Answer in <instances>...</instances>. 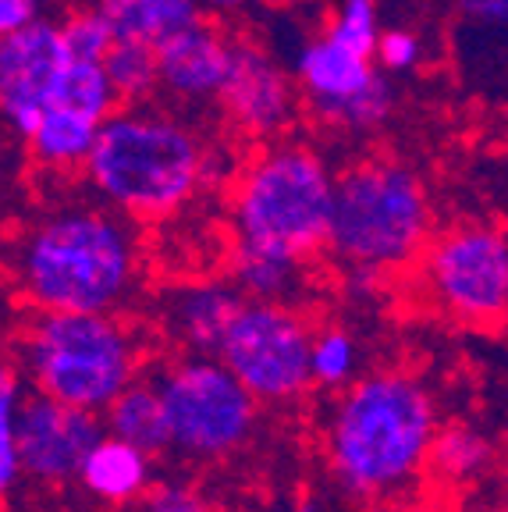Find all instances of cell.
Instances as JSON below:
<instances>
[{
    "label": "cell",
    "instance_id": "ffe728a7",
    "mask_svg": "<svg viewBox=\"0 0 508 512\" xmlns=\"http://www.w3.org/2000/svg\"><path fill=\"white\" fill-rule=\"evenodd\" d=\"M107 434L132 445L146 448L150 456H167L171 452V427H167L164 395H160L153 377H139L104 409Z\"/></svg>",
    "mask_w": 508,
    "mask_h": 512
},
{
    "label": "cell",
    "instance_id": "83f0119b",
    "mask_svg": "<svg viewBox=\"0 0 508 512\" xmlns=\"http://www.w3.org/2000/svg\"><path fill=\"white\" fill-rule=\"evenodd\" d=\"M374 61L381 64V72H388V75H409L416 64L423 61L420 36L409 29H384Z\"/></svg>",
    "mask_w": 508,
    "mask_h": 512
},
{
    "label": "cell",
    "instance_id": "5bb4252c",
    "mask_svg": "<svg viewBox=\"0 0 508 512\" xmlns=\"http://www.w3.org/2000/svg\"><path fill=\"white\" fill-rule=\"evenodd\" d=\"M160 96L185 111H207L221 104L224 82L235 57V40L214 22H196L157 47Z\"/></svg>",
    "mask_w": 508,
    "mask_h": 512
},
{
    "label": "cell",
    "instance_id": "7c38bea8",
    "mask_svg": "<svg viewBox=\"0 0 508 512\" xmlns=\"http://www.w3.org/2000/svg\"><path fill=\"white\" fill-rule=\"evenodd\" d=\"M217 114L235 136L263 146L292 136L295 121L299 114H306V107H302L295 72L274 61V54L256 40H235V57H231Z\"/></svg>",
    "mask_w": 508,
    "mask_h": 512
},
{
    "label": "cell",
    "instance_id": "8992f818",
    "mask_svg": "<svg viewBox=\"0 0 508 512\" xmlns=\"http://www.w3.org/2000/svg\"><path fill=\"white\" fill-rule=\"evenodd\" d=\"M334 175L327 160L302 139L256 146L235 168L231 182V232L235 239L313 256L327 249L334 210Z\"/></svg>",
    "mask_w": 508,
    "mask_h": 512
},
{
    "label": "cell",
    "instance_id": "484cf974",
    "mask_svg": "<svg viewBox=\"0 0 508 512\" xmlns=\"http://www.w3.org/2000/svg\"><path fill=\"white\" fill-rule=\"evenodd\" d=\"M61 36L68 57H79V61H107L114 47V29L104 18V11L89 4V8H75L61 18Z\"/></svg>",
    "mask_w": 508,
    "mask_h": 512
},
{
    "label": "cell",
    "instance_id": "ac0fdd59",
    "mask_svg": "<svg viewBox=\"0 0 508 512\" xmlns=\"http://www.w3.org/2000/svg\"><path fill=\"white\" fill-rule=\"evenodd\" d=\"M302 260L288 249L235 239L228 253V278L246 292V299L288 303L302 285Z\"/></svg>",
    "mask_w": 508,
    "mask_h": 512
},
{
    "label": "cell",
    "instance_id": "7a4b0ae2",
    "mask_svg": "<svg viewBox=\"0 0 508 512\" xmlns=\"http://www.w3.org/2000/svg\"><path fill=\"white\" fill-rule=\"evenodd\" d=\"M89 196L132 221H164L217 182V150L182 111L121 104L82 168Z\"/></svg>",
    "mask_w": 508,
    "mask_h": 512
},
{
    "label": "cell",
    "instance_id": "4fadbf2b",
    "mask_svg": "<svg viewBox=\"0 0 508 512\" xmlns=\"http://www.w3.org/2000/svg\"><path fill=\"white\" fill-rule=\"evenodd\" d=\"M68 64L61 18H40L0 40V111L11 136L29 139L54 104V89Z\"/></svg>",
    "mask_w": 508,
    "mask_h": 512
},
{
    "label": "cell",
    "instance_id": "7402d4cb",
    "mask_svg": "<svg viewBox=\"0 0 508 512\" xmlns=\"http://www.w3.org/2000/svg\"><path fill=\"white\" fill-rule=\"evenodd\" d=\"M494 463V448L484 434L469 427H448L437 431L434 448H430V473L448 484H469L484 477Z\"/></svg>",
    "mask_w": 508,
    "mask_h": 512
},
{
    "label": "cell",
    "instance_id": "f1b7e54d",
    "mask_svg": "<svg viewBox=\"0 0 508 512\" xmlns=\"http://www.w3.org/2000/svg\"><path fill=\"white\" fill-rule=\"evenodd\" d=\"M121 512H217L207 498H199L185 484H160L150 488L143 498H135L132 505H125Z\"/></svg>",
    "mask_w": 508,
    "mask_h": 512
},
{
    "label": "cell",
    "instance_id": "d6a6232c",
    "mask_svg": "<svg viewBox=\"0 0 508 512\" xmlns=\"http://www.w3.org/2000/svg\"><path fill=\"white\" fill-rule=\"evenodd\" d=\"M501 512H508V509H501Z\"/></svg>",
    "mask_w": 508,
    "mask_h": 512
},
{
    "label": "cell",
    "instance_id": "30bf717a",
    "mask_svg": "<svg viewBox=\"0 0 508 512\" xmlns=\"http://www.w3.org/2000/svg\"><path fill=\"white\" fill-rule=\"evenodd\" d=\"M313 335L292 303L246 299L217 356L256 399L278 406L313 384Z\"/></svg>",
    "mask_w": 508,
    "mask_h": 512
},
{
    "label": "cell",
    "instance_id": "9c48e42d",
    "mask_svg": "<svg viewBox=\"0 0 508 512\" xmlns=\"http://www.w3.org/2000/svg\"><path fill=\"white\" fill-rule=\"evenodd\" d=\"M295 82L302 107L317 125L342 136H370L395 111V86L374 57L317 32L295 54Z\"/></svg>",
    "mask_w": 508,
    "mask_h": 512
},
{
    "label": "cell",
    "instance_id": "e0dca14e",
    "mask_svg": "<svg viewBox=\"0 0 508 512\" xmlns=\"http://www.w3.org/2000/svg\"><path fill=\"white\" fill-rule=\"evenodd\" d=\"M100 128H104V121H93L86 114L68 111V107H50L22 146L36 171H47V175H61V178L82 175Z\"/></svg>",
    "mask_w": 508,
    "mask_h": 512
},
{
    "label": "cell",
    "instance_id": "d6986e66",
    "mask_svg": "<svg viewBox=\"0 0 508 512\" xmlns=\"http://www.w3.org/2000/svg\"><path fill=\"white\" fill-rule=\"evenodd\" d=\"M118 40H139L160 47L189 25L203 22L207 8L199 0H96Z\"/></svg>",
    "mask_w": 508,
    "mask_h": 512
},
{
    "label": "cell",
    "instance_id": "44dd1931",
    "mask_svg": "<svg viewBox=\"0 0 508 512\" xmlns=\"http://www.w3.org/2000/svg\"><path fill=\"white\" fill-rule=\"evenodd\" d=\"M50 107H68L75 114H86L93 121H107L121 107V96L114 89L111 75H107L104 61H79L68 57L61 79L54 89V104Z\"/></svg>",
    "mask_w": 508,
    "mask_h": 512
},
{
    "label": "cell",
    "instance_id": "3957f363",
    "mask_svg": "<svg viewBox=\"0 0 508 512\" xmlns=\"http://www.w3.org/2000/svg\"><path fill=\"white\" fill-rule=\"evenodd\" d=\"M434 399L402 370L366 374L334 399L324 452L338 488L356 502H391L430 470Z\"/></svg>",
    "mask_w": 508,
    "mask_h": 512
},
{
    "label": "cell",
    "instance_id": "4316f807",
    "mask_svg": "<svg viewBox=\"0 0 508 512\" xmlns=\"http://www.w3.org/2000/svg\"><path fill=\"white\" fill-rule=\"evenodd\" d=\"M466 29L491 36L508 50V0H448Z\"/></svg>",
    "mask_w": 508,
    "mask_h": 512
},
{
    "label": "cell",
    "instance_id": "6da1fadb",
    "mask_svg": "<svg viewBox=\"0 0 508 512\" xmlns=\"http://www.w3.org/2000/svg\"><path fill=\"white\" fill-rule=\"evenodd\" d=\"M139 221L93 200L43 207L11 239V288L29 313H121L143 278Z\"/></svg>",
    "mask_w": 508,
    "mask_h": 512
},
{
    "label": "cell",
    "instance_id": "d4e9b609",
    "mask_svg": "<svg viewBox=\"0 0 508 512\" xmlns=\"http://www.w3.org/2000/svg\"><path fill=\"white\" fill-rule=\"evenodd\" d=\"M324 32L338 43H345V47L374 57L384 32L381 18H377V0H338V8L331 11Z\"/></svg>",
    "mask_w": 508,
    "mask_h": 512
},
{
    "label": "cell",
    "instance_id": "5b68a950",
    "mask_svg": "<svg viewBox=\"0 0 508 512\" xmlns=\"http://www.w3.org/2000/svg\"><path fill=\"white\" fill-rule=\"evenodd\" d=\"M434 239L423 175L395 157H366L338 171L327 253L349 271L391 274L416 264Z\"/></svg>",
    "mask_w": 508,
    "mask_h": 512
},
{
    "label": "cell",
    "instance_id": "1f68e13d",
    "mask_svg": "<svg viewBox=\"0 0 508 512\" xmlns=\"http://www.w3.org/2000/svg\"><path fill=\"white\" fill-rule=\"evenodd\" d=\"M295 512H320V505H317V502H310V498H306V502H299V505H295Z\"/></svg>",
    "mask_w": 508,
    "mask_h": 512
},
{
    "label": "cell",
    "instance_id": "ba28073f",
    "mask_svg": "<svg viewBox=\"0 0 508 512\" xmlns=\"http://www.w3.org/2000/svg\"><path fill=\"white\" fill-rule=\"evenodd\" d=\"M427 296L448 317L487 328L508 317V228L487 221L455 224L434 235L420 256Z\"/></svg>",
    "mask_w": 508,
    "mask_h": 512
},
{
    "label": "cell",
    "instance_id": "8fae6325",
    "mask_svg": "<svg viewBox=\"0 0 508 512\" xmlns=\"http://www.w3.org/2000/svg\"><path fill=\"white\" fill-rule=\"evenodd\" d=\"M104 434V413L68 406V402L50 399L36 388H25L15 413L22 480L43 484V488L79 480L89 448Z\"/></svg>",
    "mask_w": 508,
    "mask_h": 512
},
{
    "label": "cell",
    "instance_id": "277c9868",
    "mask_svg": "<svg viewBox=\"0 0 508 512\" xmlns=\"http://www.w3.org/2000/svg\"><path fill=\"white\" fill-rule=\"evenodd\" d=\"M143 352L125 313H29L15 338L18 374L29 388L93 413L143 377Z\"/></svg>",
    "mask_w": 508,
    "mask_h": 512
},
{
    "label": "cell",
    "instance_id": "603a6c76",
    "mask_svg": "<svg viewBox=\"0 0 508 512\" xmlns=\"http://www.w3.org/2000/svg\"><path fill=\"white\" fill-rule=\"evenodd\" d=\"M104 64L121 104H146L160 93V57L157 47H150V43L114 40Z\"/></svg>",
    "mask_w": 508,
    "mask_h": 512
},
{
    "label": "cell",
    "instance_id": "2e32d148",
    "mask_svg": "<svg viewBox=\"0 0 508 512\" xmlns=\"http://www.w3.org/2000/svg\"><path fill=\"white\" fill-rule=\"evenodd\" d=\"M153 459L146 448L121 441L114 434H104L89 448L86 463H82L79 484L89 498L114 509H125L135 498H143L153 484Z\"/></svg>",
    "mask_w": 508,
    "mask_h": 512
},
{
    "label": "cell",
    "instance_id": "f546056e",
    "mask_svg": "<svg viewBox=\"0 0 508 512\" xmlns=\"http://www.w3.org/2000/svg\"><path fill=\"white\" fill-rule=\"evenodd\" d=\"M43 8H47V0H0V36L47 18Z\"/></svg>",
    "mask_w": 508,
    "mask_h": 512
},
{
    "label": "cell",
    "instance_id": "9a60e30c",
    "mask_svg": "<svg viewBox=\"0 0 508 512\" xmlns=\"http://www.w3.org/2000/svg\"><path fill=\"white\" fill-rule=\"evenodd\" d=\"M242 306H246V292L231 278L185 281L164 292L160 324L178 349L196 352V356H217Z\"/></svg>",
    "mask_w": 508,
    "mask_h": 512
},
{
    "label": "cell",
    "instance_id": "4dcf8cb0",
    "mask_svg": "<svg viewBox=\"0 0 508 512\" xmlns=\"http://www.w3.org/2000/svg\"><path fill=\"white\" fill-rule=\"evenodd\" d=\"M207 11H235L239 4H246V0H199Z\"/></svg>",
    "mask_w": 508,
    "mask_h": 512
},
{
    "label": "cell",
    "instance_id": "52a82bcc",
    "mask_svg": "<svg viewBox=\"0 0 508 512\" xmlns=\"http://www.w3.org/2000/svg\"><path fill=\"white\" fill-rule=\"evenodd\" d=\"M164 395L171 452L182 463H217L249 445L260 420V399L249 392L221 356L185 352L157 377Z\"/></svg>",
    "mask_w": 508,
    "mask_h": 512
},
{
    "label": "cell",
    "instance_id": "cb8c5ba5",
    "mask_svg": "<svg viewBox=\"0 0 508 512\" xmlns=\"http://www.w3.org/2000/svg\"><path fill=\"white\" fill-rule=\"evenodd\" d=\"M359 345L349 331L324 328L313 335V384L320 388H349L356 381Z\"/></svg>",
    "mask_w": 508,
    "mask_h": 512
}]
</instances>
